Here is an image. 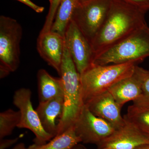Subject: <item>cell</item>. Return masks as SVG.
I'll return each mask as SVG.
<instances>
[{
  "label": "cell",
  "instance_id": "cell-29",
  "mask_svg": "<svg viewBox=\"0 0 149 149\" xmlns=\"http://www.w3.org/2000/svg\"><path fill=\"white\" fill-rule=\"evenodd\" d=\"M110 149L107 148H102V149Z\"/></svg>",
  "mask_w": 149,
  "mask_h": 149
},
{
  "label": "cell",
  "instance_id": "cell-14",
  "mask_svg": "<svg viewBox=\"0 0 149 149\" xmlns=\"http://www.w3.org/2000/svg\"><path fill=\"white\" fill-rule=\"evenodd\" d=\"M63 109V95L58 96L47 101L39 102L36 108L43 128L53 138L57 134Z\"/></svg>",
  "mask_w": 149,
  "mask_h": 149
},
{
  "label": "cell",
  "instance_id": "cell-16",
  "mask_svg": "<svg viewBox=\"0 0 149 149\" xmlns=\"http://www.w3.org/2000/svg\"><path fill=\"white\" fill-rule=\"evenodd\" d=\"M77 3V0H62L57 11L51 31L64 37Z\"/></svg>",
  "mask_w": 149,
  "mask_h": 149
},
{
  "label": "cell",
  "instance_id": "cell-21",
  "mask_svg": "<svg viewBox=\"0 0 149 149\" xmlns=\"http://www.w3.org/2000/svg\"><path fill=\"white\" fill-rule=\"evenodd\" d=\"M142 93L141 97L133 104L141 107H149V70L145 71L142 84Z\"/></svg>",
  "mask_w": 149,
  "mask_h": 149
},
{
  "label": "cell",
  "instance_id": "cell-28",
  "mask_svg": "<svg viewBox=\"0 0 149 149\" xmlns=\"http://www.w3.org/2000/svg\"><path fill=\"white\" fill-rule=\"evenodd\" d=\"M143 131L144 132H145V133H146V134L147 136H148L149 138V131Z\"/></svg>",
  "mask_w": 149,
  "mask_h": 149
},
{
  "label": "cell",
  "instance_id": "cell-23",
  "mask_svg": "<svg viewBox=\"0 0 149 149\" xmlns=\"http://www.w3.org/2000/svg\"><path fill=\"white\" fill-rule=\"evenodd\" d=\"M29 7L35 12L38 13H42L45 10V8L37 5L30 0H17Z\"/></svg>",
  "mask_w": 149,
  "mask_h": 149
},
{
  "label": "cell",
  "instance_id": "cell-19",
  "mask_svg": "<svg viewBox=\"0 0 149 149\" xmlns=\"http://www.w3.org/2000/svg\"><path fill=\"white\" fill-rule=\"evenodd\" d=\"M20 118L19 111L8 109L0 113V140L12 133L19 124Z\"/></svg>",
  "mask_w": 149,
  "mask_h": 149
},
{
  "label": "cell",
  "instance_id": "cell-9",
  "mask_svg": "<svg viewBox=\"0 0 149 149\" xmlns=\"http://www.w3.org/2000/svg\"><path fill=\"white\" fill-rule=\"evenodd\" d=\"M64 38L76 69L81 74L93 63L94 54L91 43L72 20L67 28Z\"/></svg>",
  "mask_w": 149,
  "mask_h": 149
},
{
  "label": "cell",
  "instance_id": "cell-11",
  "mask_svg": "<svg viewBox=\"0 0 149 149\" xmlns=\"http://www.w3.org/2000/svg\"><path fill=\"white\" fill-rule=\"evenodd\" d=\"M65 45L64 37L51 30L40 33L37 38L38 53L59 74H60Z\"/></svg>",
  "mask_w": 149,
  "mask_h": 149
},
{
  "label": "cell",
  "instance_id": "cell-25",
  "mask_svg": "<svg viewBox=\"0 0 149 149\" xmlns=\"http://www.w3.org/2000/svg\"><path fill=\"white\" fill-rule=\"evenodd\" d=\"M71 149H86L85 147L83 146L82 145H80L78 144V145H76L74 148H72Z\"/></svg>",
  "mask_w": 149,
  "mask_h": 149
},
{
  "label": "cell",
  "instance_id": "cell-1",
  "mask_svg": "<svg viewBox=\"0 0 149 149\" xmlns=\"http://www.w3.org/2000/svg\"><path fill=\"white\" fill-rule=\"evenodd\" d=\"M146 14L126 3L111 0L106 18L91 42L94 58L147 24Z\"/></svg>",
  "mask_w": 149,
  "mask_h": 149
},
{
  "label": "cell",
  "instance_id": "cell-17",
  "mask_svg": "<svg viewBox=\"0 0 149 149\" xmlns=\"http://www.w3.org/2000/svg\"><path fill=\"white\" fill-rule=\"evenodd\" d=\"M80 142L73 126L61 135L54 137L48 143L42 145L34 143L27 148L24 146L23 149H71Z\"/></svg>",
  "mask_w": 149,
  "mask_h": 149
},
{
  "label": "cell",
  "instance_id": "cell-20",
  "mask_svg": "<svg viewBox=\"0 0 149 149\" xmlns=\"http://www.w3.org/2000/svg\"><path fill=\"white\" fill-rule=\"evenodd\" d=\"M50 2L49 8L45 21L40 33H45L51 31L53 23L57 11L62 0H49Z\"/></svg>",
  "mask_w": 149,
  "mask_h": 149
},
{
  "label": "cell",
  "instance_id": "cell-24",
  "mask_svg": "<svg viewBox=\"0 0 149 149\" xmlns=\"http://www.w3.org/2000/svg\"><path fill=\"white\" fill-rule=\"evenodd\" d=\"M20 136L13 139H1L0 140V149H6L16 143L20 138Z\"/></svg>",
  "mask_w": 149,
  "mask_h": 149
},
{
  "label": "cell",
  "instance_id": "cell-10",
  "mask_svg": "<svg viewBox=\"0 0 149 149\" xmlns=\"http://www.w3.org/2000/svg\"><path fill=\"white\" fill-rule=\"evenodd\" d=\"M124 119L123 125L98 146L99 149H137L149 144V138L146 133L132 123Z\"/></svg>",
  "mask_w": 149,
  "mask_h": 149
},
{
  "label": "cell",
  "instance_id": "cell-18",
  "mask_svg": "<svg viewBox=\"0 0 149 149\" xmlns=\"http://www.w3.org/2000/svg\"><path fill=\"white\" fill-rule=\"evenodd\" d=\"M124 118L144 131H149V107L132 104L128 107Z\"/></svg>",
  "mask_w": 149,
  "mask_h": 149
},
{
  "label": "cell",
  "instance_id": "cell-5",
  "mask_svg": "<svg viewBox=\"0 0 149 149\" xmlns=\"http://www.w3.org/2000/svg\"><path fill=\"white\" fill-rule=\"evenodd\" d=\"M21 25L9 17L0 16V78L16 71L20 63Z\"/></svg>",
  "mask_w": 149,
  "mask_h": 149
},
{
  "label": "cell",
  "instance_id": "cell-4",
  "mask_svg": "<svg viewBox=\"0 0 149 149\" xmlns=\"http://www.w3.org/2000/svg\"><path fill=\"white\" fill-rule=\"evenodd\" d=\"M149 57V27L146 24L118 44L95 56L92 64L106 65L136 63Z\"/></svg>",
  "mask_w": 149,
  "mask_h": 149
},
{
  "label": "cell",
  "instance_id": "cell-8",
  "mask_svg": "<svg viewBox=\"0 0 149 149\" xmlns=\"http://www.w3.org/2000/svg\"><path fill=\"white\" fill-rule=\"evenodd\" d=\"M73 127L81 142L97 146L109 138L116 130L108 122L92 113L85 105Z\"/></svg>",
  "mask_w": 149,
  "mask_h": 149
},
{
  "label": "cell",
  "instance_id": "cell-6",
  "mask_svg": "<svg viewBox=\"0 0 149 149\" xmlns=\"http://www.w3.org/2000/svg\"><path fill=\"white\" fill-rule=\"evenodd\" d=\"M111 0H90L77 3L72 19L91 43L107 15Z\"/></svg>",
  "mask_w": 149,
  "mask_h": 149
},
{
  "label": "cell",
  "instance_id": "cell-26",
  "mask_svg": "<svg viewBox=\"0 0 149 149\" xmlns=\"http://www.w3.org/2000/svg\"><path fill=\"white\" fill-rule=\"evenodd\" d=\"M137 149H149V144L148 145H144L140 147Z\"/></svg>",
  "mask_w": 149,
  "mask_h": 149
},
{
  "label": "cell",
  "instance_id": "cell-15",
  "mask_svg": "<svg viewBox=\"0 0 149 149\" xmlns=\"http://www.w3.org/2000/svg\"><path fill=\"white\" fill-rule=\"evenodd\" d=\"M38 93L40 102L47 101L63 95L60 77H54L45 69L38 70L37 74Z\"/></svg>",
  "mask_w": 149,
  "mask_h": 149
},
{
  "label": "cell",
  "instance_id": "cell-2",
  "mask_svg": "<svg viewBox=\"0 0 149 149\" xmlns=\"http://www.w3.org/2000/svg\"><path fill=\"white\" fill-rule=\"evenodd\" d=\"M59 75L63 89L64 109L56 136L73 127L85 105L80 74L65 45Z\"/></svg>",
  "mask_w": 149,
  "mask_h": 149
},
{
  "label": "cell",
  "instance_id": "cell-3",
  "mask_svg": "<svg viewBox=\"0 0 149 149\" xmlns=\"http://www.w3.org/2000/svg\"><path fill=\"white\" fill-rule=\"evenodd\" d=\"M138 65L136 63L118 64H92L80 74L84 104L109 90L123 79L130 76Z\"/></svg>",
  "mask_w": 149,
  "mask_h": 149
},
{
  "label": "cell",
  "instance_id": "cell-12",
  "mask_svg": "<svg viewBox=\"0 0 149 149\" xmlns=\"http://www.w3.org/2000/svg\"><path fill=\"white\" fill-rule=\"evenodd\" d=\"M85 105L92 113L108 122L116 130L124 124L125 119L121 115L122 107L108 91L92 99Z\"/></svg>",
  "mask_w": 149,
  "mask_h": 149
},
{
  "label": "cell",
  "instance_id": "cell-13",
  "mask_svg": "<svg viewBox=\"0 0 149 149\" xmlns=\"http://www.w3.org/2000/svg\"><path fill=\"white\" fill-rule=\"evenodd\" d=\"M146 70L136 65L133 74L120 80L108 91L121 107L127 102L136 101L141 97L142 81Z\"/></svg>",
  "mask_w": 149,
  "mask_h": 149
},
{
  "label": "cell",
  "instance_id": "cell-22",
  "mask_svg": "<svg viewBox=\"0 0 149 149\" xmlns=\"http://www.w3.org/2000/svg\"><path fill=\"white\" fill-rule=\"evenodd\" d=\"M146 13L149 10V0H118Z\"/></svg>",
  "mask_w": 149,
  "mask_h": 149
},
{
  "label": "cell",
  "instance_id": "cell-27",
  "mask_svg": "<svg viewBox=\"0 0 149 149\" xmlns=\"http://www.w3.org/2000/svg\"><path fill=\"white\" fill-rule=\"evenodd\" d=\"M90 1V0H77L78 3H82L87 1Z\"/></svg>",
  "mask_w": 149,
  "mask_h": 149
},
{
  "label": "cell",
  "instance_id": "cell-7",
  "mask_svg": "<svg viewBox=\"0 0 149 149\" xmlns=\"http://www.w3.org/2000/svg\"><path fill=\"white\" fill-rule=\"evenodd\" d=\"M31 97L32 92L28 88H20L14 93L13 103L19 109L21 115L17 128L29 129L35 136L34 143L42 145L50 141L53 137L43 128L37 112L33 108Z\"/></svg>",
  "mask_w": 149,
  "mask_h": 149
}]
</instances>
